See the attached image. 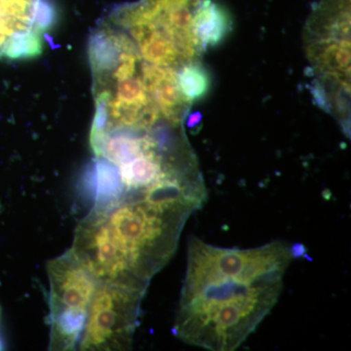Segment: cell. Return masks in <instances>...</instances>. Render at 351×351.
I'll return each instance as SVG.
<instances>
[{
	"instance_id": "cell-1",
	"label": "cell",
	"mask_w": 351,
	"mask_h": 351,
	"mask_svg": "<svg viewBox=\"0 0 351 351\" xmlns=\"http://www.w3.org/2000/svg\"><path fill=\"white\" fill-rule=\"evenodd\" d=\"M295 257L282 240L237 249L191 239L175 336L207 350H237L278 302Z\"/></svg>"
},
{
	"instance_id": "cell-2",
	"label": "cell",
	"mask_w": 351,
	"mask_h": 351,
	"mask_svg": "<svg viewBox=\"0 0 351 351\" xmlns=\"http://www.w3.org/2000/svg\"><path fill=\"white\" fill-rule=\"evenodd\" d=\"M198 209L152 198L94 203L76 226L71 249L99 281L147 288L174 256L182 228Z\"/></svg>"
},
{
	"instance_id": "cell-3",
	"label": "cell",
	"mask_w": 351,
	"mask_h": 351,
	"mask_svg": "<svg viewBox=\"0 0 351 351\" xmlns=\"http://www.w3.org/2000/svg\"><path fill=\"white\" fill-rule=\"evenodd\" d=\"M350 0H322L307 25V57L320 82L322 101L348 121L350 80Z\"/></svg>"
},
{
	"instance_id": "cell-4",
	"label": "cell",
	"mask_w": 351,
	"mask_h": 351,
	"mask_svg": "<svg viewBox=\"0 0 351 351\" xmlns=\"http://www.w3.org/2000/svg\"><path fill=\"white\" fill-rule=\"evenodd\" d=\"M47 274L49 350H75L99 280L71 248L48 262Z\"/></svg>"
},
{
	"instance_id": "cell-5",
	"label": "cell",
	"mask_w": 351,
	"mask_h": 351,
	"mask_svg": "<svg viewBox=\"0 0 351 351\" xmlns=\"http://www.w3.org/2000/svg\"><path fill=\"white\" fill-rule=\"evenodd\" d=\"M147 289L120 281H99L78 350H131Z\"/></svg>"
},
{
	"instance_id": "cell-6",
	"label": "cell",
	"mask_w": 351,
	"mask_h": 351,
	"mask_svg": "<svg viewBox=\"0 0 351 351\" xmlns=\"http://www.w3.org/2000/svg\"><path fill=\"white\" fill-rule=\"evenodd\" d=\"M52 20L43 0H0V58L38 56Z\"/></svg>"
},
{
	"instance_id": "cell-7",
	"label": "cell",
	"mask_w": 351,
	"mask_h": 351,
	"mask_svg": "<svg viewBox=\"0 0 351 351\" xmlns=\"http://www.w3.org/2000/svg\"><path fill=\"white\" fill-rule=\"evenodd\" d=\"M232 27L230 13L213 0H206L196 19V34L204 50L221 43Z\"/></svg>"
},
{
	"instance_id": "cell-8",
	"label": "cell",
	"mask_w": 351,
	"mask_h": 351,
	"mask_svg": "<svg viewBox=\"0 0 351 351\" xmlns=\"http://www.w3.org/2000/svg\"><path fill=\"white\" fill-rule=\"evenodd\" d=\"M179 84L184 96L193 103L207 94L209 73L200 62L188 64L179 71Z\"/></svg>"
},
{
	"instance_id": "cell-9",
	"label": "cell",
	"mask_w": 351,
	"mask_h": 351,
	"mask_svg": "<svg viewBox=\"0 0 351 351\" xmlns=\"http://www.w3.org/2000/svg\"><path fill=\"white\" fill-rule=\"evenodd\" d=\"M0 318H1V308H0ZM3 343H2L1 337H0V350H3Z\"/></svg>"
}]
</instances>
